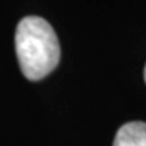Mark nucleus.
<instances>
[{"mask_svg": "<svg viewBox=\"0 0 146 146\" xmlns=\"http://www.w3.org/2000/svg\"><path fill=\"white\" fill-rule=\"evenodd\" d=\"M15 50L25 78L37 81L59 64L61 46L55 30L40 16H25L16 27Z\"/></svg>", "mask_w": 146, "mask_h": 146, "instance_id": "nucleus-1", "label": "nucleus"}, {"mask_svg": "<svg viewBox=\"0 0 146 146\" xmlns=\"http://www.w3.org/2000/svg\"><path fill=\"white\" fill-rule=\"evenodd\" d=\"M112 146H146V123L131 121L121 125Z\"/></svg>", "mask_w": 146, "mask_h": 146, "instance_id": "nucleus-2", "label": "nucleus"}, {"mask_svg": "<svg viewBox=\"0 0 146 146\" xmlns=\"http://www.w3.org/2000/svg\"><path fill=\"white\" fill-rule=\"evenodd\" d=\"M145 81H146V66H145Z\"/></svg>", "mask_w": 146, "mask_h": 146, "instance_id": "nucleus-3", "label": "nucleus"}]
</instances>
